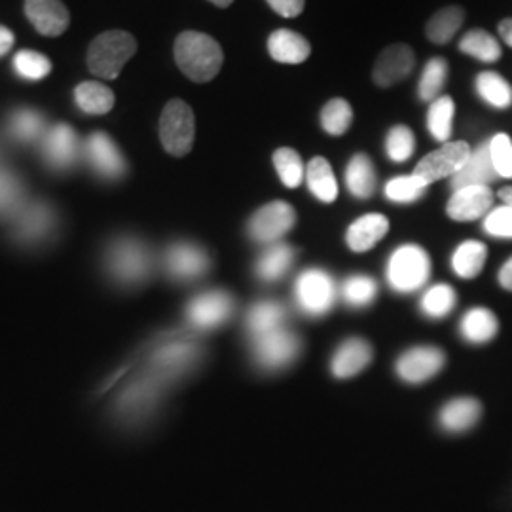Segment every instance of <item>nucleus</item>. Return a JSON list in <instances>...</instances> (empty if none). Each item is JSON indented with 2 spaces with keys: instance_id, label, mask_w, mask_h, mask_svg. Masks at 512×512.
<instances>
[{
  "instance_id": "f257e3e1",
  "label": "nucleus",
  "mask_w": 512,
  "mask_h": 512,
  "mask_svg": "<svg viewBox=\"0 0 512 512\" xmlns=\"http://www.w3.org/2000/svg\"><path fill=\"white\" fill-rule=\"evenodd\" d=\"M175 61L186 78L203 84L220 73L224 54L215 38L198 31H184L175 40Z\"/></svg>"
},
{
  "instance_id": "f03ea898",
  "label": "nucleus",
  "mask_w": 512,
  "mask_h": 512,
  "mask_svg": "<svg viewBox=\"0 0 512 512\" xmlns=\"http://www.w3.org/2000/svg\"><path fill=\"white\" fill-rule=\"evenodd\" d=\"M105 266L116 283L124 287H135L145 283L152 274L154 258L148 245L141 239L118 238L107 249Z\"/></svg>"
},
{
  "instance_id": "7ed1b4c3",
  "label": "nucleus",
  "mask_w": 512,
  "mask_h": 512,
  "mask_svg": "<svg viewBox=\"0 0 512 512\" xmlns=\"http://www.w3.org/2000/svg\"><path fill=\"white\" fill-rule=\"evenodd\" d=\"M137 52V40L126 31H107L95 38L88 52V67L95 76L114 80Z\"/></svg>"
},
{
  "instance_id": "20e7f679",
  "label": "nucleus",
  "mask_w": 512,
  "mask_h": 512,
  "mask_svg": "<svg viewBox=\"0 0 512 512\" xmlns=\"http://www.w3.org/2000/svg\"><path fill=\"white\" fill-rule=\"evenodd\" d=\"M431 274L429 255L418 245L399 247L387 266V279L399 293H412L425 285Z\"/></svg>"
},
{
  "instance_id": "39448f33",
  "label": "nucleus",
  "mask_w": 512,
  "mask_h": 512,
  "mask_svg": "<svg viewBox=\"0 0 512 512\" xmlns=\"http://www.w3.org/2000/svg\"><path fill=\"white\" fill-rule=\"evenodd\" d=\"M194 137H196V120H194L192 109L181 99L169 101L160 118V139L165 152H169L171 156L183 158L192 150Z\"/></svg>"
},
{
  "instance_id": "423d86ee",
  "label": "nucleus",
  "mask_w": 512,
  "mask_h": 512,
  "mask_svg": "<svg viewBox=\"0 0 512 512\" xmlns=\"http://www.w3.org/2000/svg\"><path fill=\"white\" fill-rule=\"evenodd\" d=\"M14 239L19 245H40L54 234L57 215L48 202L25 203L14 215Z\"/></svg>"
},
{
  "instance_id": "0eeeda50",
  "label": "nucleus",
  "mask_w": 512,
  "mask_h": 512,
  "mask_svg": "<svg viewBox=\"0 0 512 512\" xmlns=\"http://www.w3.org/2000/svg\"><path fill=\"white\" fill-rule=\"evenodd\" d=\"M471 147L465 141L444 143L439 150L427 154L420 164L416 165L414 175L421 181L433 184L444 177H454L471 156Z\"/></svg>"
},
{
  "instance_id": "6e6552de",
  "label": "nucleus",
  "mask_w": 512,
  "mask_h": 512,
  "mask_svg": "<svg viewBox=\"0 0 512 512\" xmlns=\"http://www.w3.org/2000/svg\"><path fill=\"white\" fill-rule=\"evenodd\" d=\"M200 357V346L192 338H171L152 353V374L162 380H171L194 366Z\"/></svg>"
},
{
  "instance_id": "1a4fd4ad",
  "label": "nucleus",
  "mask_w": 512,
  "mask_h": 512,
  "mask_svg": "<svg viewBox=\"0 0 512 512\" xmlns=\"http://www.w3.org/2000/svg\"><path fill=\"white\" fill-rule=\"evenodd\" d=\"M296 211L285 202H272L260 207L249 220V236L256 243H275L293 230Z\"/></svg>"
},
{
  "instance_id": "9d476101",
  "label": "nucleus",
  "mask_w": 512,
  "mask_h": 512,
  "mask_svg": "<svg viewBox=\"0 0 512 512\" xmlns=\"http://www.w3.org/2000/svg\"><path fill=\"white\" fill-rule=\"evenodd\" d=\"M296 300L298 306L313 317L323 315L334 306L336 287L327 272L308 270L296 281Z\"/></svg>"
},
{
  "instance_id": "9b49d317",
  "label": "nucleus",
  "mask_w": 512,
  "mask_h": 512,
  "mask_svg": "<svg viewBox=\"0 0 512 512\" xmlns=\"http://www.w3.org/2000/svg\"><path fill=\"white\" fill-rule=\"evenodd\" d=\"M234 313V298L226 291L198 294L186 308V319L200 330L217 329Z\"/></svg>"
},
{
  "instance_id": "f8f14e48",
  "label": "nucleus",
  "mask_w": 512,
  "mask_h": 512,
  "mask_svg": "<svg viewBox=\"0 0 512 512\" xmlns=\"http://www.w3.org/2000/svg\"><path fill=\"white\" fill-rule=\"evenodd\" d=\"M300 338L289 332L279 329L255 338V359L258 365L268 370H279L291 365L300 353Z\"/></svg>"
},
{
  "instance_id": "ddd939ff",
  "label": "nucleus",
  "mask_w": 512,
  "mask_h": 512,
  "mask_svg": "<svg viewBox=\"0 0 512 512\" xmlns=\"http://www.w3.org/2000/svg\"><path fill=\"white\" fill-rule=\"evenodd\" d=\"M86 156L93 171L109 181H118L126 175L128 164L107 133L95 131L86 141Z\"/></svg>"
},
{
  "instance_id": "4468645a",
  "label": "nucleus",
  "mask_w": 512,
  "mask_h": 512,
  "mask_svg": "<svg viewBox=\"0 0 512 512\" xmlns=\"http://www.w3.org/2000/svg\"><path fill=\"white\" fill-rule=\"evenodd\" d=\"M165 270L177 281H194L207 274L211 262L200 245L194 243H173L165 251Z\"/></svg>"
},
{
  "instance_id": "2eb2a0df",
  "label": "nucleus",
  "mask_w": 512,
  "mask_h": 512,
  "mask_svg": "<svg viewBox=\"0 0 512 512\" xmlns=\"http://www.w3.org/2000/svg\"><path fill=\"white\" fill-rule=\"evenodd\" d=\"M414 65H416V55L412 52V48L403 42H397V44L387 46L384 52L378 55V59L374 63L372 78H374L376 86L391 88V86L406 80L414 71Z\"/></svg>"
},
{
  "instance_id": "dca6fc26",
  "label": "nucleus",
  "mask_w": 512,
  "mask_h": 512,
  "mask_svg": "<svg viewBox=\"0 0 512 512\" xmlns=\"http://www.w3.org/2000/svg\"><path fill=\"white\" fill-rule=\"evenodd\" d=\"M80 154L78 135L69 124H57L50 129L42 143L44 162L55 171L71 169Z\"/></svg>"
},
{
  "instance_id": "f3484780",
  "label": "nucleus",
  "mask_w": 512,
  "mask_h": 512,
  "mask_svg": "<svg viewBox=\"0 0 512 512\" xmlns=\"http://www.w3.org/2000/svg\"><path fill=\"white\" fill-rule=\"evenodd\" d=\"M25 16L44 37H61L71 23V14L61 0H25Z\"/></svg>"
},
{
  "instance_id": "a211bd4d",
  "label": "nucleus",
  "mask_w": 512,
  "mask_h": 512,
  "mask_svg": "<svg viewBox=\"0 0 512 512\" xmlns=\"http://www.w3.org/2000/svg\"><path fill=\"white\" fill-rule=\"evenodd\" d=\"M494 203V192L490 186H465L454 192L446 205V213L452 220L471 222L484 217Z\"/></svg>"
},
{
  "instance_id": "6ab92c4d",
  "label": "nucleus",
  "mask_w": 512,
  "mask_h": 512,
  "mask_svg": "<svg viewBox=\"0 0 512 512\" xmlns=\"http://www.w3.org/2000/svg\"><path fill=\"white\" fill-rule=\"evenodd\" d=\"M444 366V353L439 348H414L397 361V372L408 384H421L439 374Z\"/></svg>"
},
{
  "instance_id": "aec40b11",
  "label": "nucleus",
  "mask_w": 512,
  "mask_h": 512,
  "mask_svg": "<svg viewBox=\"0 0 512 512\" xmlns=\"http://www.w3.org/2000/svg\"><path fill=\"white\" fill-rule=\"evenodd\" d=\"M499 179L495 173L492 156H490V143H484L471 152L467 164L459 169L452 177L454 192L465 186H490Z\"/></svg>"
},
{
  "instance_id": "412c9836",
  "label": "nucleus",
  "mask_w": 512,
  "mask_h": 512,
  "mask_svg": "<svg viewBox=\"0 0 512 512\" xmlns=\"http://www.w3.org/2000/svg\"><path fill=\"white\" fill-rule=\"evenodd\" d=\"M372 361V348L361 338H349L332 357V374L340 380L351 378L365 370Z\"/></svg>"
},
{
  "instance_id": "4be33fe9",
  "label": "nucleus",
  "mask_w": 512,
  "mask_h": 512,
  "mask_svg": "<svg viewBox=\"0 0 512 512\" xmlns=\"http://www.w3.org/2000/svg\"><path fill=\"white\" fill-rule=\"evenodd\" d=\"M268 52L277 63L300 65L311 54L310 42L291 29H277L268 38Z\"/></svg>"
},
{
  "instance_id": "5701e85b",
  "label": "nucleus",
  "mask_w": 512,
  "mask_h": 512,
  "mask_svg": "<svg viewBox=\"0 0 512 512\" xmlns=\"http://www.w3.org/2000/svg\"><path fill=\"white\" fill-rule=\"evenodd\" d=\"M387 230H389V220L385 219L384 215H378V213L365 215L349 226L348 236H346L348 247L355 253H366L378 241L385 238Z\"/></svg>"
},
{
  "instance_id": "b1692460",
  "label": "nucleus",
  "mask_w": 512,
  "mask_h": 512,
  "mask_svg": "<svg viewBox=\"0 0 512 512\" xmlns=\"http://www.w3.org/2000/svg\"><path fill=\"white\" fill-rule=\"evenodd\" d=\"M480 412H482V406L476 399L461 397V399L450 401L442 408L440 423L446 431H452V433L467 431L478 421Z\"/></svg>"
},
{
  "instance_id": "393cba45",
  "label": "nucleus",
  "mask_w": 512,
  "mask_h": 512,
  "mask_svg": "<svg viewBox=\"0 0 512 512\" xmlns=\"http://www.w3.org/2000/svg\"><path fill=\"white\" fill-rule=\"evenodd\" d=\"M294 249L287 243L270 245L256 262V274L262 281H277L293 266Z\"/></svg>"
},
{
  "instance_id": "a878e982",
  "label": "nucleus",
  "mask_w": 512,
  "mask_h": 512,
  "mask_svg": "<svg viewBox=\"0 0 512 512\" xmlns=\"http://www.w3.org/2000/svg\"><path fill=\"white\" fill-rule=\"evenodd\" d=\"M463 19H465V10L461 6H446L429 19L425 27V35L433 44L444 46L458 35Z\"/></svg>"
},
{
  "instance_id": "bb28decb",
  "label": "nucleus",
  "mask_w": 512,
  "mask_h": 512,
  "mask_svg": "<svg viewBox=\"0 0 512 512\" xmlns=\"http://www.w3.org/2000/svg\"><path fill=\"white\" fill-rule=\"evenodd\" d=\"M346 183H348L349 192L359 200H368L374 194L376 171H374L372 160L366 154H355L351 158L346 171Z\"/></svg>"
},
{
  "instance_id": "cd10ccee",
  "label": "nucleus",
  "mask_w": 512,
  "mask_h": 512,
  "mask_svg": "<svg viewBox=\"0 0 512 512\" xmlns=\"http://www.w3.org/2000/svg\"><path fill=\"white\" fill-rule=\"evenodd\" d=\"M306 181L310 186L311 194L319 202L332 203L338 198V183L332 173L329 162L321 156L313 158L306 167Z\"/></svg>"
},
{
  "instance_id": "c85d7f7f",
  "label": "nucleus",
  "mask_w": 512,
  "mask_h": 512,
  "mask_svg": "<svg viewBox=\"0 0 512 512\" xmlns=\"http://www.w3.org/2000/svg\"><path fill=\"white\" fill-rule=\"evenodd\" d=\"M74 101L78 109L86 114L101 116L114 107V93L101 82H82L74 90Z\"/></svg>"
},
{
  "instance_id": "c756f323",
  "label": "nucleus",
  "mask_w": 512,
  "mask_h": 512,
  "mask_svg": "<svg viewBox=\"0 0 512 512\" xmlns=\"http://www.w3.org/2000/svg\"><path fill=\"white\" fill-rule=\"evenodd\" d=\"M162 384H164L162 378H158L156 374H150L145 380H139L137 384L131 385L128 391L122 395V401H120L122 412L141 414V412L148 410L152 403L158 399Z\"/></svg>"
},
{
  "instance_id": "7c9ffc66",
  "label": "nucleus",
  "mask_w": 512,
  "mask_h": 512,
  "mask_svg": "<svg viewBox=\"0 0 512 512\" xmlns=\"http://www.w3.org/2000/svg\"><path fill=\"white\" fill-rule=\"evenodd\" d=\"M285 310L277 302H260L247 313V330L255 338L283 329Z\"/></svg>"
},
{
  "instance_id": "2f4dec72",
  "label": "nucleus",
  "mask_w": 512,
  "mask_h": 512,
  "mask_svg": "<svg viewBox=\"0 0 512 512\" xmlns=\"http://www.w3.org/2000/svg\"><path fill=\"white\" fill-rule=\"evenodd\" d=\"M497 329H499L497 317L486 308L467 311L465 317L461 319V334L465 336V340H469L473 344L490 342L497 334Z\"/></svg>"
},
{
  "instance_id": "473e14b6",
  "label": "nucleus",
  "mask_w": 512,
  "mask_h": 512,
  "mask_svg": "<svg viewBox=\"0 0 512 512\" xmlns=\"http://www.w3.org/2000/svg\"><path fill=\"white\" fill-rule=\"evenodd\" d=\"M476 92L495 109H509L512 105V86L494 71H486L476 76Z\"/></svg>"
},
{
  "instance_id": "72a5a7b5",
  "label": "nucleus",
  "mask_w": 512,
  "mask_h": 512,
  "mask_svg": "<svg viewBox=\"0 0 512 512\" xmlns=\"http://www.w3.org/2000/svg\"><path fill=\"white\" fill-rule=\"evenodd\" d=\"M488 258V249L480 241L461 243L452 256V268L463 279H473L482 272Z\"/></svg>"
},
{
  "instance_id": "f704fd0d",
  "label": "nucleus",
  "mask_w": 512,
  "mask_h": 512,
  "mask_svg": "<svg viewBox=\"0 0 512 512\" xmlns=\"http://www.w3.org/2000/svg\"><path fill=\"white\" fill-rule=\"evenodd\" d=\"M454 112L456 105L454 99L448 95H440L435 99L427 112V129L440 143H448L452 135V124H454Z\"/></svg>"
},
{
  "instance_id": "c9c22d12",
  "label": "nucleus",
  "mask_w": 512,
  "mask_h": 512,
  "mask_svg": "<svg viewBox=\"0 0 512 512\" xmlns=\"http://www.w3.org/2000/svg\"><path fill=\"white\" fill-rule=\"evenodd\" d=\"M459 50L463 54L471 55L482 63H495L503 50L501 44L484 29H473L459 40Z\"/></svg>"
},
{
  "instance_id": "e433bc0d",
  "label": "nucleus",
  "mask_w": 512,
  "mask_h": 512,
  "mask_svg": "<svg viewBox=\"0 0 512 512\" xmlns=\"http://www.w3.org/2000/svg\"><path fill=\"white\" fill-rule=\"evenodd\" d=\"M46 128V118L35 109H18L10 116V133L19 143H35Z\"/></svg>"
},
{
  "instance_id": "4c0bfd02",
  "label": "nucleus",
  "mask_w": 512,
  "mask_h": 512,
  "mask_svg": "<svg viewBox=\"0 0 512 512\" xmlns=\"http://www.w3.org/2000/svg\"><path fill=\"white\" fill-rule=\"evenodd\" d=\"M446 80H448V61L444 57H433L425 65L421 74L420 88H418L421 101L433 103L435 99H439L440 92L446 86Z\"/></svg>"
},
{
  "instance_id": "58836bf2",
  "label": "nucleus",
  "mask_w": 512,
  "mask_h": 512,
  "mask_svg": "<svg viewBox=\"0 0 512 512\" xmlns=\"http://www.w3.org/2000/svg\"><path fill=\"white\" fill-rule=\"evenodd\" d=\"M23 196H25V188L21 179L12 169L0 165V217L16 215L25 205Z\"/></svg>"
},
{
  "instance_id": "ea45409f",
  "label": "nucleus",
  "mask_w": 512,
  "mask_h": 512,
  "mask_svg": "<svg viewBox=\"0 0 512 512\" xmlns=\"http://www.w3.org/2000/svg\"><path fill=\"white\" fill-rule=\"evenodd\" d=\"M353 124V109L346 99H330L321 110V126L334 137L344 135Z\"/></svg>"
},
{
  "instance_id": "a19ab883",
  "label": "nucleus",
  "mask_w": 512,
  "mask_h": 512,
  "mask_svg": "<svg viewBox=\"0 0 512 512\" xmlns=\"http://www.w3.org/2000/svg\"><path fill=\"white\" fill-rule=\"evenodd\" d=\"M274 165L281 183L287 188H296L304 181V164L294 148L275 150Z\"/></svg>"
},
{
  "instance_id": "79ce46f5",
  "label": "nucleus",
  "mask_w": 512,
  "mask_h": 512,
  "mask_svg": "<svg viewBox=\"0 0 512 512\" xmlns=\"http://www.w3.org/2000/svg\"><path fill=\"white\" fill-rule=\"evenodd\" d=\"M456 291L450 285H435L421 298V310L431 319L446 317L456 306Z\"/></svg>"
},
{
  "instance_id": "37998d69",
  "label": "nucleus",
  "mask_w": 512,
  "mask_h": 512,
  "mask_svg": "<svg viewBox=\"0 0 512 512\" xmlns=\"http://www.w3.org/2000/svg\"><path fill=\"white\" fill-rule=\"evenodd\" d=\"M427 186L429 184L421 181L420 177H416V175L397 177V179H391L385 186V196H387V200L395 203L418 202L427 192Z\"/></svg>"
},
{
  "instance_id": "c03bdc74",
  "label": "nucleus",
  "mask_w": 512,
  "mask_h": 512,
  "mask_svg": "<svg viewBox=\"0 0 512 512\" xmlns=\"http://www.w3.org/2000/svg\"><path fill=\"white\" fill-rule=\"evenodd\" d=\"M14 71L25 80H42L52 71V63L46 55L33 50H21L14 55Z\"/></svg>"
},
{
  "instance_id": "a18cd8bd",
  "label": "nucleus",
  "mask_w": 512,
  "mask_h": 512,
  "mask_svg": "<svg viewBox=\"0 0 512 512\" xmlns=\"http://www.w3.org/2000/svg\"><path fill=\"white\" fill-rule=\"evenodd\" d=\"M414 148H416V137L412 129L406 126H395L387 133L385 150L393 162H399V164L406 162L414 154Z\"/></svg>"
},
{
  "instance_id": "49530a36",
  "label": "nucleus",
  "mask_w": 512,
  "mask_h": 512,
  "mask_svg": "<svg viewBox=\"0 0 512 512\" xmlns=\"http://www.w3.org/2000/svg\"><path fill=\"white\" fill-rule=\"evenodd\" d=\"M342 294L348 304L355 308H361V306H368L376 298L378 285L368 275H353L344 283Z\"/></svg>"
},
{
  "instance_id": "de8ad7c7",
  "label": "nucleus",
  "mask_w": 512,
  "mask_h": 512,
  "mask_svg": "<svg viewBox=\"0 0 512 512\" xmlns=\"http://www.w3.org/2000/svg\"><path fill=\"white\" fill-rule=\"evenodd\" d=\"M490 156L495 173L503 179H512V141L507 133H497L490 141Z\"/></svg>"
},
{
  "instance_id": "09e8293b",
  "label": "nucleus",
  "mask_w": 512,
  "mask_h": 512,
  "mask_svg": "<svg viewBox=\"0 0 512 512\" xmlns=\"http://www.w3.org/2000/svg\"><path fill=\"white\" fill-rule=\"evenodd\" d=\"M484 230L494 238L512 239V205L494 209L484 220Z\"/></svg>"
},
{
  "instance_id": "8fccbe9b",
  "label": "nucleus",
  "mask_w": 512,
  "mask_h": 512,
  "mask_svg": "<svg viewBox=\"0 0 512 512\" xmlns=\"http://www.w3.org/2000/svg\"><path fill=\"white\" fill-rule=\"evenodd\" d=\"M266 2L281 18H298L306 6V0H266Z\"/></svg>"
},
{
  "instance_id": "3c124183",
  "label": "nucleus",
  "mask_w": 512,
  "mask_h": 512,
  "mask_svg": "<svg viewBox=\"0 0 512 512\" xmlns=\"http://www.w3.org/2000/svg\"><path fill=\"white\" fill-rule=\"evenodd\" d=\"M14 42H16L14 33H12L8 27L0 25V57H2V55L8 54V52L12 50Z\"/></svg>"
},
{
  "instance_id": "603ef678",
  "label": "nucleus",
  "mask_w": 512,
  "mask_h": 512,
  "mask_svg": "<svg viewBox=\"0 0 512 512\" xmlns=\"http://www.w3.org/2000/svg\"><path fill=\"white\" fill-rule=\"evenodd\" d=\"M499 283H501L503 289L512 291V258H509V260L503 264V268L499 270Z\"/></svg>"
},
{
  "instance_id": "864d4df0",
  "label": "nucleus",
  "mask_w": 512,
  "mask_h": 512,
  "mask_svg": "<svg viewBox=\"0 0 512 512\" xmlns=\"http://www.w3.org/2000/svg\"><path fill=\"white\" fill-rule=\"evenodd\" d=\"M499 37L512 48V18L503 19L499 23Z\"/></svg>"
},
{
  "instance_id": "5fc2aeb1",
  "label": "nucleus",
  "mask_w": 512,
  "mask_h": 512,
  "mask_svg": "<svg viewBox=\"0 0 512 512\" xmlns=\"http://www.w3.org/2000/svg\"><path fill=\"white\" fill-rule=\"evenodd\" d=\"M499 198L503 200L505 205H512V186H505L499 190Z\"/></svg>"
},
{
  "instance_id": "6e6d98bb",
  "label": "nucleus",
  "mask_w": 512,
  "mask_h": 512,
  "mask_svg": "<svg viewBox=\"0 0 512 512\" xmlns=\"http://www.w3.org/2000/svg\"><path fill=\"white\" fill-rule=\"evenodd\" d=\"M209 2H213L215 6H219V8H228L234 0H209Z\"/></svg>"
}]
</instances>
